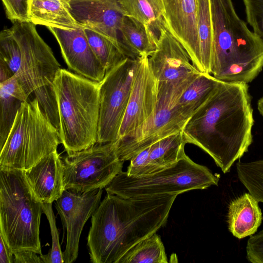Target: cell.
<instances>
[{
    "mask_svg": "<svg viewBox=\"0 0 263 263\" xmlns=\"http://www.w3.org/2000/svg\"><path fill=\"white\" fill-rule=\"evenodd\" d=\"M248 88L245 83L220 81L182 129L186 143L209 154L224 174L253 141L254 120Z\"/></svg>",
    "mask_w": 263,
    "mask_h": 263,
    "instance_id": "obj_1",
    "label": "cell"
},
{
    "mask_svg": "<svg viewBox=\"0 0 263 263\" xmlns=\"http://www.w3.org/2000/svg\"><path fill=\"white\" fill-rule=\"evenodd\" d=\"M177 196L123 198L107 193L91 216L87 243L91 262L118 263L134 246L166 224Z\"/></svg>",
    "mask_w": 263,
    "mask_h": 263,
    "instance_id": "obj_2",
    "label": "cell"
},
{
    "mask_svg": "<svg viewBox=\"0 0 263 263\" xmlns=\"http://www.w3.org/2000/svg\"><path fill=\"white\" fill-rule=\"evenodd\" d=\"M211 74L229 82L252 81L263 68V42L237 14L232 0H211Z\"/></svg>",
    "mask_w": 263,
    "mask_h": 263,
    "instance_id": "obj_3",
    "label": "cell"
},
{
    "mask_svg": "<svg viewBox=\"0 0 263 263\" xmlns=\"http://www.w3.org/2000/svg\"><path fill=\"white\" fill-rule=\"evenodd\" d=\"M61 143L67 153L97 142L100 114L99 83L60 68L53 81Z\"/></svg>",
    "mask_w": 263,
    "mask_h": 263,
    "instance_id": "obj_4",
    "label": "cell"
},
{
    "mask_svg": "<svg viewBox=\"0 0 263 263\" xmlns=\"http://www.w3.org/2000/svg\"><path fill=\"white\" fill-rule=\"evenodd\" d=\"M20 46L21 62L14 76L15 89L23 101L33 93L48 120L59 129L53 81L60 65L50 47L31 22H16L10 27Z\"/></svg>",
    "mask_w": 263,
    "mask_h": 263,
    "instance_id": "obj_5",
    "label": "cell"
},
{
    "mask_svg": "<svg viewBox=\"0 0 263 263\" xmlns=\"http://www.w3.org/2000/svg\"><path fill=\"white\" fill-rule=\"evenodd\" d=\"M41 202L20 170H0V235L14 253L31 251L42 255L40 226Z\"/></svg>",
    "mask_w": 263,
    "mask_h": 263,
    "instance_id": "obj_6",
    "label": "cell"
},
{
    "mask_svg": "<svg viewBox=\"0 0 263 263\" xmlns=\"http://www.w3.org/2000/svg\"><path fill=\"white\" fill-rule=\"evenodd\" d=\"M59 130L44 114L35 98L23 102L1 149L0 170H27L57 149Z\"/></svg>",
    "mask_w": 263,
    "mask_h": 263,
    "instance_id": "obj_7",
    "label": "cell"
},
{
    "mask_svg": "<svg viewBox=\"0 0 263 263\" xmlns=\"http://www.w3.org/2000/svg\"><path fill=\"white\" fill-rule=\"evenodd\" d=\"M219 175L205 166L195 163L186 154L163 170L140 176L121 172L105 187L107 193L123 198L162 194H179L193 190L218 185Z\"/></svg>",
    "mask_w": 263,
    "mask_h": 263,
    "instance_id": "obj_8",
    "label": "cell"
},
{
    "mask_svg": "<svg viewBox=\"0 0 263 263\" xmlns=\"http://www.w3.org/2000/svg\"><path fill=\"white\" fill-rule=\"evenodd\" d=\"M193 80L177 87L158 89V102L153 115L128 135L114 142L117 155L121 161H130L147 147L182 131L190 118L182 115L176 105Z\"/></svg>",
    "mask_w": 263,
    "mask_h": 263,
    "instance_id": "obj_9",
    "label": "cell"
},
{
    "mask_svg": "<svg viewBox=\"0 0 263 263\" xmlns=\"http://www.w3.org/2000/svg\"><path fill=\"white\" fill-rule=\"evenodd\" d=\"M64 190L87 192L105 188L122 171L114 142H96L83 150L61 157Z\"/></svg>",
    "mask_w": 263,
    "mask_h": 263,
    "instance_id": "obj_10",
    "label": "cell"
},
{
    "mask_svg": "<svg viewBox=\"0 0 263 263\" xmlns=\"http://www.w3.org/2000/svg\"><path fill=\"white\" fill-rule=\"evenodd\" d=\"M138 58L127 57L106 72L99 83L100 114L97 142H112L118 139L130 96Z\"/></svg>",
    "mask_w": 263,
    "mask_h": 263,
    "instance_id": "obj_11",
    "label": "cell"
},
{
    "mask_svg": "<svg viewBox=\"0 0 263 263\" xmlns=\"http://www.w3.org/2000/svg\"><path fill=\"white\" fill-rule=\"evenodd\" d=\"M158 87H176L201 72L194 66L182 44L163 22L156 50L148 57Z\"/></svg>",
    "mask_w": 263,
    "mask_h": 263,
    "instance_id": "obj_12",
    "label": "cell"
},
{
    "mask_svg": "<svg viewBox=\"0 0 263 263\" xmlns=\"http://www.w3.org/2000/svg\"><path fill=\"white\" fill-rule=\"evenodd\" d=\"M103 189L84 193L65 190L55 201V208L67 231L66 248L63 252L64 263L73 262L77 258L81 232L99 205Z\"/></svg>",
    "mask_w": 263,
    "mask_h": 263,
    "instance_id": "obj_13",
    "label": "cell"
},
{
    "mask_svg": "<svg viewBox=\"0 0 263 263\" xmlns=\"http://www.w3.org/2000/svg\"><path fill=\"white\" fill-rule=\"evenodd\" d=\"M158 95V83L149 65L148 57H139L117 140L128 135L153 115L156 108Z\"/></svg>",
    "mask_w": 263,
    "mask_h": 263,
    "instance_id": "obj_14",
    "label": "cell"
},
{
    "mask_svg": "<svg viewBox=\"0 0 263 263\" xmlns=\"http://www.w3.org/2000/svg\"><path fill=\"white\" fill-rule=\"evenodd\" d=\"M58 41L68 67L81 76L101 82L106 70L93 53L84 28H48Z\"/></svg>",
    "mask_w": 263,
    "mask_h": 263,
    "instance_id": "obj_15",
    "label": "cell"
},
{
    "mask_svg": "<svg viewBox=\"0 0 263 263\" xmlns=\"http://www.w3.org/2000/svg\"><path fill=\"white\" fill-rule=\"evenodd\" d=\"M69 1L72 16L80 27L109 39L126 54L120 36L124 15L118 0Z\"/></svg>",
    "mask_w": 263,
    "mask_h": 263,
    "instance_id": "obj_16",
    "label": "cell"
},
{
    "mask_svg": "<svg viewBox=\"0 0 263 263\" xmlns=\"http://www.w3.org/2000/svg\"><path fill=\"white\" fill-rule=\"evenodd\" d=\"M163 20L170 32L187 51L192 64L201 72L197 29V0H162Z\"/></svg>",
    "mask_w": 263,
    "mask_h": 263,
    "instance_id": "obj_17",
    "label": "cell"
},
{
    "mask_svg": "<svg viewBox=\"0 0 263 263\" xmlns=\"http://www.w3.org/2000/svg\"><path fill=\"white\" fill-rule=\"evenodd\" d=\"M186 144L182 131L163 138L132 158L125 172L137 176L168 167L184 156Z\"/></svg>",
    "mask_w": 263,
    "mask_h": 263,
    "instance_id": "obj_18",
    "label": "cell"
},
{
    "mask_svg": "<svg viewBox=\"0 0 263 263\" xmlns=\"http://www.w3.org/2000/svg\"><path fill=\"white\" fill-rule=\"evenodd\" d=\"M24 173L32 191L41 203H52L65 190L63 165L57 149L24 171Z\"/></svg>",
    "mask_w": 263,
    "mask_h": 263,
    "instance_id": "obj_19",
    "label": "cell"
},
{
    "mask_svg": "<svg viewBox=\"0 0 263 263\" xmlns=\"http://www.w3.org/2000/svg\"><path fill=\"white\" fill-rule=\"evenodd\" d=\"M262 219L258 202L250 193H244L229 204L228 229L232 234L238 239L254 234Z\"/></svg>",
    "mask_w": 263,
    "mask_h": 263,
    "instance_id": "obj_20",
    "label": "cell"
},
{
    "mask_svg": "<svg viewBox=\"0 0 263 263\" xmlns=\"http://www.w3.org/2000/svg\"><path fill=\"white\" fill-rule=\"evenodd\" d=\"M120 40L128 58L149 57L157 49L158 35L149 27L124 16L120 28Z\"/></svg>",
    "mask_w": 263,
    "mask_h": 263,
    "instance_id": "obj_21",
    "label": "cell"
},
{
    "mask_svg": "<svg viewBox=\"0 0 263 263\" xmlns=\"http://www.w3.org/2000/svg\"><path fill=\"white\" fill-rule=\"evenodd\" d=\"M30 18L33 24L47 28L80 27L71 13L69 0H31Z\"/></svg>",
    "mask_w": 263,
    "mask_h": 263,
    "instance_id": "obj_22",
    "label": "cell"
},
{
    "mask_svg": "<svg viewBox=\"0 0 263 263\" xmlns=\"http://www.w3.org/2000/svg\"><path fill=\"white\" fill-rule=\"evenodd\" d=\"M220 82L211 74L201 72L178 99L176 105L178 111L190 118L216 89Z\"/></svg>",
    "mask_w": 263,
    "mask_h": 263,
    "instance_id": "obj_23",
    "label": "cell"
},
{
    "mask_svg": "<svg viewBox=\"0 0 263 263\" xmlns=\"http://www.w3.org/2000/svg\"><path fill=\"white\" fill-rule=\"evenodd\" d=\"M123 15L149 27L157 34L163 22L162 0H118Z\"/></svg>",
    "mask_w": 263,
    "mask_h": 263,
    "instance_id": "obj_24",
    "label": "cell"
},
{
    "mask_svg": "<svg viewBox=\"0 0 263 263\" xmlns=\"http://www.w3.org/2000/svg\"><path fill=\"white\" fill-rule=\"evenodd\" d=\"M23 102L15 92L14 76L0 83V150L7 140Z\"/></svg>",
    "mask_w": 263,
    "mask_h": 263,
    "instance_id": "obj_25",
    "label": "cell"
},
{
    "mask_svg": "<svg viewBox=\"0 0 263 263\" xmlns=\"http://www.w3.org/2000/svg\"><path fill=\"white\" fill-rule=\"evenodd\" d=\"M197 29L202 72L211 74L213 26L211 0H197Z\"/></svg>",
    "mask_w": 263,
    "mask_h": 263,
    "instance_id": "obj_26",
    "label": "cell"
},
{
    "mask_svg": "<svg viewBox=\"0 0 263 263\" xmlns=\"http://www.w3.org/2000/svg\"><path fill=\"white\" fill-rule=\"evenodd\" d=\"M164 245L160 236L155 233L130 248L118 263H167Z\"/></svg>",
    "mask_w": 263,
    "mask_h": 263,
    "instance_id": "obj_27",
    "label": "cell"
},
{
    "mask_svg": "<svg viewBox=\"0 0 263 263\" xmlns=\"http://www.w3.org/2000/svg\"><path fill=\"white\" fill-rule=\"evenodd\" d=\"M90 46L106 72L127 58L125 53L106 37L89 29L84 28Z\"/></svg>",
    "mask_w": 263,
    "mask_h": 263,
    "instance_id": "obj_28",
    "label": "cell"
},
{
    "mask_svg": "<svg viewBox=\"0 0 263 263\" xmlns=\"http://www.w3.org/2000/svg\"><path fill=\"white\" fill-rule=\"evenodd\" d=\"M236 171L240 182L253 198L263 203V160L249 162L239 161Z\"/></svg>",
    "mask_w": 263,
    "mask_h": 263,
    "instance_id": "obj_29",
    "label": "cell"
},
{
    "mask_svg": "<svg viewBox=\"0 0 263 263\" xmlns=\"http://www.w3.org/2000/svg\"><path fill=\"white\" fill-rule=\"evenodd\" d=\"M41 205L43 213L46 216L49 223L52 237V247L47 254H42L40 256L44 263H64L52 203H41Z\"/></svg>",
    "mask_w": 263,
    "mask_h": 263,
    "instance_id": "obj_30",
    "label": "cell"
},
{
    "mask_svg": "<svg viewBox=\"0 0 263 263\" xmlns=\"http://www.w3.org/2000/svg\"><path fill=\"white\" fill-rule=\"evenodd\" d=\"M246 18L253 32L263 42V0H243Z\"/></svg>",
    "mask_w": 263,
    "mask_h": 263,
    "instance_id": "obj_31",
    "label": "cell"
},
{
    "mask_svg": "<svg viewBox=\"0 0 263 263\" xmlns=\"http://www.w3.org/2000/svg\"><path fill=\"white\" fill-rule=\"evenodd\" d=\"M8 18L13 23L30 22L31 0H2Z\"/></svg>",
    "mask_w": 263,
    "mask_h": 263,
    "instance_id": "obj_32",
    "label": "cell"
},
{
    "mask_svg": "<svg viewBox=\"0 0 263 263\" xmlns=\"http://www.w3.org/2000/svg\"><path fill=\"white\" fill-rule=\"evenodd\" d=\"M246 257L252 263H263V230L252 235L247 241Z\"/></svg>",
    "mask_w": 263,
    "mask_h": 263,
    "instance_id": "obj_33",
    "label": "cell"
},
{
    "mask_svg": "<svg viewBox=\"0 0 263 263\" xmlns=\"http://www.w3.org/2000/svg\"><path fill=\"white\" fill-rule=\"evenodd\" d=\"M31 251H22L14 253V263L43 262L40 255Z\"/></svg>",
    "mask_w": 263,
    "mask_h": 263,
    "instance_id": "obj_34",
    "label": "cell"
},
{
    "mask_svg": "<svg viewBox=\"0 0 263 263\" xmlns=\"http://www.w3.org/2000/svg\"><path fill=\"white\" fill-rule=\"evenodd\" d=\"M0 263H14V253L0 235Z\"/></svg>",
    "mask_w": 263,
    "mask_h": 263,
    "instance_id": "obj_35",
    "label": "cell"
},
{
    "mask_svg": "<svg viewBox=\"0 0 263 263\" xmlns=\"http://www.w3.org/2000/svg\"><path fill=\"white\" fill-rule=\"evenodd\" d=\"M14 75V73L7 64L0 60V83L9 80Z\"/></svg>",
    "mask_w": 263,
    "mask_h": 263,
    "instance_id": "obj_36",
    "label": "cell"
},
{
    "mask_svg": "<svg viewBox=\"0 0 263 263\" xmlns=\"http://www.w3.org/2000/svg\"><path fill=\"white\" fill-rule=\"evenodd\" d=\"M257 108L259 113L263 117V97L259 99L257 102Z\"/></svg>",
    "mask_w": 263,
    "mask_h": 263,
    "instance_id": "obj_37",
    "label": "cell"
}]
</instances>
